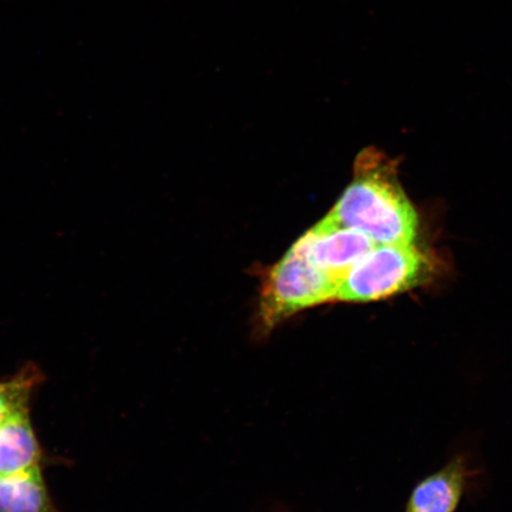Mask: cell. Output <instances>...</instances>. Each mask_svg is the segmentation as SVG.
Masks as SVG:
<instances>
[{"instance_id": "obj_1", "label": "cell", "mask_w": 512, "mask_h": 512, "mask_svg": "<svg viewBox=\"0 0 512 512\" xmlns=\"http://www.w3.org/2000/svg\"><path fill=\"white\" fill-rule=\"evenodd\" d=\"M366 234L376 245L414 243L418 215L398 181L369 156L358 160L354 181L328 215Z\"/></svg>"}, {"instance_id": "obj_2", "label": "cell", "mask_w": 512, "mask_h": 512, "mask_svg": "<svg viewBox=\"0 0 512 512\" xmlns=\"http://www.w3.org/2000/svg\"><path fill=\"white\" fill-rule=\"evenodd\" d=\"M339 281L318 267L298 243L267 273L262 284L259 324L270 332L287 318L336 302Z\"/></svg>"}, {"instance_id": "obj_3", "label": "cell", "mask_w": 512, "mask_h": 512, "mask_svg": "<svg viewBox=\"0 0 512 512\" xmlns=\"http://www.w3.org/2000/svg\"><path fill=\"white\" fill-rule=\"evenodd\" d=\"M430 262L414 243L375 245L338 286L336 302L370 303L418 286Z\"/></svg>"}, {"instance_id": "obj_4", "label": "cell", "mask_w": 512, "mask_h": 512, "mask_svg": "<svg viewBox=\"0 0 512 512\" xmlns=\"http://www.w3.org/2000/svg\"><path fill=\"white\" fill-rule=\"evenodd\" d=\"M305 254L341 284L376 243L356 229L343 227L326 216L297 241Z\"/></svg>"}, {"instance_id": "obj_5", "label": "cell", "mask_w": 512, "mask_h": 512, "mask_svg": "<svg viewBox=\"0 0 512 512\" xmlns=\"http://www.w3.org/2000/svg\"><path fill=\"white\" fill-rule=\"evenodd\" d=\"M28 409H19L0 425V477L40 469L41 451Z\"/></svg>"}, {"instance_id": "obj_6", "label": "cell", "mask_w": 512, "mask_h": 512, "mask_svg": "<svg viewBox=\"0 0 512 512\" xmlns=\"http://www.w3.org/2000/svg\"><path fill=\"white\" fill-rule=\"evenodd\" d=\"M466 479L464 460L454 458L415 486L406 512H456L464 495Z\"/></svg>"}, {"instance_id": "obj_7", "label": "cell", "mask_w": 512, "mask_h": 512, "mask_svg": "<svg viewBox=\"0 0 512 512\" xmlns=\"http://www.w3.org/2000/svg\"><path fill=\"white\" fill-rule=\"evenodd\" d=\"M0 512H59L51 503L40 469L0 477Z\"/></svg>"}, {"instance_id": "obj_8", "label": "cell", "mask_w": 512, "mask_h": 512, "mask_svg": "<svg viewBox=\"0 0 512 512\" xmlns=\"http://www.w3.org/2000/svg\"><path fill=\"white\" fill-rule=\"evenodd\" d=\"M40 373L37 369H23L14 379L0 382V425L19 409L28 408L32 389L37 386Z\"/></svg>"}]
</instances>
